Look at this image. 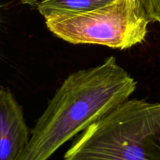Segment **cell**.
<instances>
[{
    "instance_id": "obj_5",
    "label": "cell",
    "mask_w": 160,
    "mask_h": 160,
    "mask_svg": "<svg viewBox=\"0 0 160 160\" xmlns=\"http://www.w3.org/2000/svg\"><path fill=\"white\" fill-rule=\"evenodd\" d=\"M115 0H42L37 5L45 19L50 17L86 12L106 6Z\"/></svg>"
},
{
    "instance_id": "obj_4",
    "label": "cell",
    "mask_w": 160,
    "mask_h": 160,
    "mask_svg": "<svg viewBox=\"0 0 160 160\" xmlns=\"http://www.w3.org/2000/svg\"><path fill=\"white\" fill-rule=\"evenodd\" d=\"M23 109L9 88H0V160H14L28 145Z\"/></svg>"
},
{
    "instance_id": "obj_6",
    "label": "cell",
    "mask_w": 160,
    "mask_h": 160,
    "mask_svg": "<svg viewBox=\"0 0 160 160\" xmlns=\"http://www.w3.org/2000/svg\"><path fill=\"white\" fill-rule=\"evenodd\" d=\"M150 23H160V0H140Z\"/></svg>"
},
{
    "instance_id": "obj_7",
    "label": "cell",
    "mask_w": 160,
    "mask_h": 160,
    "mask_svg": "<svg viewBox=\"0 0 160 160\" xmlns=\"http://www.w3.org/2000/svg\"><path fill=\"white\" fill-rule=\"evenodd\" d=\"M20 2L23 5H29L34 7V6H37L38 0H20Z\"/></svg>"
},
{
    "instance_id": "obj_2",
    "label": "cell",
    "mask_w": 160,
    "mask_h": 160,
    "mask_svg": "<svg viewBox=\"0 0 160 160\" xmlns=\"http://www.w3.org/2000/svg\"><path fill=\"white\" fill-rule=\"evenodd\" d=\"M64 160H160V102L126 100L81 132Z\"/></svg>"
},
{
    "instance_id": "obj_1",
    "label": "cell",
    "mask_w": 160,
    "mask_h": 160,
    "mask_svg": "<svg viewBox=\"0 0 160 160\" xmlns=\"http://www.w3.org/2000/svg\"><path fill=\"white\" fill-rule=\"evenodd\" d=\"M137 81L114 56L70 73L49 100L14 160H48L66 142L129 99Z\"/></svg>"
},
{
    "instance_id": "obj_3",
    "label": "cell",
    "mask_w": 160,
    "mask_h": 160,
    "mask_svg": "<svg viewBox=\"0 0 160 160\" xmlns=\"http://www.w3.org/2000/svg\"><path fill=\"white\" fill-rule=\"evenodd\" d=\"M45 22L50 32L70 44L120 50L143 43L150 23L140 0H115L92 10L48 17Z\"/></svg>"
}]
</instances>
